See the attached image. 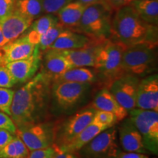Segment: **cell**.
I'll return each instance as SVG.
<instances>
[{"mask_svg":"<svg viewBox=\"0 0 158 158\" xmlns=\"http://www.w3.org/2000/svg\"><path fill=\"white\" fill-rule=\"evenodd\" d=\"M51 78L42 72L15 92L10 116L17 128L45 122L51 101Z\"/></svg>","mask_w":158,"mask_h":158,"instance_id":"1","label":"cell"},{"mask_svg":"<svg viewBox=\"0 0 158 158\" xmlns=\"http://www.w3.org/2000/svg\"><path fill=\"white\" fill-rule=\"evenodd\" d=\"M110 38L126 46L157 43V27L144 21L131 6L125 5L114 11Z\"/></svg>","mask_w":158,"mask_h":158,"instance_id":"2","label":"cell"},{"mask_svg":"<svg viewBox=\"0 0 158 158\" xmlns=\"http://www.w3.org/2000/svg\"><path fill=\"white\" fill-rule=\"evenodd\" d=\"M127 47L111 38L102 41L98 45L94 69L97 78L99 77L107 89L116 78L125 74L122 68V58Z\"/></svg>","mask_w":158,"mask_h":158,"instance_id":"3","label":"cell"},{"mask_svg":"<svg viewBox=\"0 0 158 158\" xmlns=\"http://www.w3.org/2000/svg\"><path fill=\"white\" fill-rule=\"evenodd\" d=\"M114 10L106 1L86 6L79 22L78 32L92 40L101 41L111 36V21Z\"/></svg>","mask_w":158,"mask_h":158,"instance_id":"4","label":"cell"},{"mask_svg":"<svg viewBox=\"0 0 158 158\" xmlns=\"http://www.w3.org/2000/svg\"><path fill=\"white\" fill-rule=\"evenodd\" d=\"M157 43H142L127 46L122 58V68L125 74L144 77L157 68Z\"/></svg>","mask_w":158,"mask_h":158,"instance_id":"5","label":"cell"},{"mask_svg":"<svg viewBox=\"0 0 158 158\" xmlns=\"http://www.w3.org/2000/svg\"><path fill=\"white\" fill-rule=\"evenodd\" d=\"M90 87V84L84 83L53 82L51 87V100L59 110L68 111L82 102Z\"/></svg>","mask_w":158,"mask_h":158,"instance_id":"6","label":"cell"},{"mask_svg":"<svg viewBox=\"0 0 158 158\" xmlns=\"http://www.w3.org/2000/svg\"><path fill=\"white\" fill-rule=\"evenodd\" d=\"M117 136V129L114 126L103 130L79 150L78 157L118 158L121 150Z\"/></svg>","mask_w":158,"mask_h":158,"instance_id":"7","label":"cell"},{"mask_svg":"<svg viewBox=\"0 0 158 158\" xmlns=\"http://www.w3.org/2000/svg\"><path fill=\"white\" fill-rule=\"evenodd\" d=\"M128 116L141 133L143 145L149 152L158 153V112L134 108Z\"/></svg>","mask_w":158,"mask_h":158,"instance_id":"8","label":"cell"},{"mask_svg":"<svg viewBox=\"0 0 158 158\" xmlns=\"http://www.w3.org/2000/svg\"><path fill=\"white\" fill-rule=\"evenodd\" d=\"M96 109L89 107L83 108L73 114L59 125L54 124V143L61 147L68 143L83 131L93 120Z\"/></svg>","mask_w":158,"mask_h":158,"instance_id":"9","label":"cell"},{"mask_svg":"<svg viewBox=\"0 0 158 158\" xmlns=\"http://www.w3.org/2000/svg\"><path fill=\"white\" fill-rule=\"evenodd\" d=\"M15 135L19 137L30 152L45 149L53 145L54 141V124L41 122L17 128Z\"/></svg>","mask_w":158,"mask_h":158,"instance_id":"10","label":"cell"},{"mask_svg":"<svg viewBox=\"0 0 158 158\" xmlns=\"http://www.w3.org/2000/svg\"><path fill=\"white\" fill-rule=\"evenodd\" d=\"M140 78L130 74L118 77L108 88L116 101L128 112L136 108V94Z\"/></svg>","mask_w":158,"mask_h":158,"instance_id":"11","label":"cell"},{"mask_svg":"<svg viewBox=\"0 0 158 158\" xmlns=\"http://www.w3.org/2000/svg\"><path fill=\"white\" fill-rule=\"evenodd\" d=\"M135 106L143 110L158 112V76L150 74L140 79L136 94Z\"/></svg>","mask_w":158,"mask_h":158,"instance_id":"12","label":"cell"},{"mask_svg":"<svg viewBox=\"0 0 158 158\" xmlns=\"http://www.w3.org/2000/svg\"><path fill=\"white\" fill-rule=\"evenodd\" d=\"M43 54L37 45L33 54L29 58L14 61L5 64L10 72L14 77L16 83H27L37 74L42 64Z\"/></svg>","mask_w":158,"mask_h":158,"instance_id":"13","label":"cell"},{"mask_svg":"<svg viewBox=\"0 0 158 158\" xmlns=\"http://www.w3.org/2000/svg\"><path fill=\"white\" fill-rule=\"evenodd\" d=\"M37 45L32 44L25 34L9 42L0 48V61L2 64L29 58Z\"/></svg>","mask_w":158,"mask_h":158,"instance_id":"14","label":"cell"},{"mask_svg":"<svg viewBox=\"0 0 158 158\" xmlns=\"http://www.w3.org/2000/svg\"><path fill=\"white\" fill-rule=\"evenodd\" d=\"M122 122L118 127V139L122 149L128 152H149L144 147L141 133L130 118L127 117Z\"/></svg>","mask_w":158,"mask_h":158,"instance_id":"15","label":"cell"},{"mask_svg":"<svg viewBox=\"0 0 158 158\" xmlns=\"http://www.w3.org/2000/svg\"><path fill=\"white\" fill-rule=\"evenodd\" d=\"M102 41L103 40L96 41L92 40L89 44L84 48L59 51L60 54L68 61L72 68L87 67L94 68L97 48L99 43Z\"/></svg>","mask_w":158,"mask_h":158,"instance_id":"16","label":"cell"},{"mask_svg":"<svg viewBox=\"0 0 158 158\" xmlns=\"http://www.w3.org/2000/svg\"><path fill=\"white\" fill-rule=\"evenodd\" d=\"M32 22V19L15 11L2 19L0 25L7 43L21 36L27 31Z\"/></svg>","mask_w":158,"mask_h":158,"instance_id":"17","label":"cell"},{"mask_svg":"<svg viewBox=\"0 0 158 158\" xmlns=\"http://www.w3.org/2000/svg\"><path fill=\"white\" fill-rule=\"evenodd\" d=\"M92 107L96 110H102L114 114L117 122H122L128 116V111L122 107L114 98L107 88L102 89L94 97Z\"/></svg>","mask_w":158,"mask_h":158,"instance_id":"18","label":"cell"},{"mask_svg":"<svg viewBox=\"0 0 158 158\" xmlns=\"http://www.w3.org/2000/svg\"><path fill=\"white\" fill-rule=\"evenodd\" d=\"M42 59L43 69L41 72L46 75L51 80L54 76H58L72 68L70 63L59 50L49 49L43 53Z\"/></svg>","mask_w":158,"mask_h":158,"instance_id":"19","label":"cell"},{"mask_svg":"<svg viewBox=\"0 0 158 158\" xmlns=\"http://www.w3.org/2000/svg\"><path fill=\"white\" fill-rule=\"evenodd\" d=\"M86 6L79 1H73L56 13L59 22L65 29L78 32L80 20Z\"/></svg>","mask_w":158,"mask_h":158,"instance_id":"20","label":"cell"},{"mask_svg":"<svg viewBox=\"0 0 158 158\" xmlns=\"http://www.w3.org/2000/svg\"><path fill=\"white\" fill-rule=\"evenodd\" d=\"M91 41L92 40L84 34L65 29L59 34L49 49L70 50L81 48L89 44Z\"/></svg>","mask_w":158,"mask_h":158,"instance_id":"21","label":"cell"},{"mask_svg":"<svg viewBox=\"0 0 158 158\" xmlns=\"http://www.w3.org/2000/svg\"><path fill=\"white\" fill-rule=\"evenodd\" d=\"M106 129L107 128L103 127V126L92 122V123L89 124L87 127L68 143L65 144L64 146L61 147H57L56 145V146L62 151L77 153L81 148L92 141L94 137H96L99 133H100Z\"/></svg>","mask_w":158,"mask_h":158,"instance_id":"22","label":"cell"},{"mask_svg":"<svg viewBox=\"0 0 158 158\" xmlns=\"http://www.w3.org/2000/svg\"><path fill=\"white\" fill-rule=\"evenodd\" d=\"M95 70L87 68H74L63 73L54 76L51 79L53 82H75L92 84L97 81Z\"/></svg>","mask_w":158,"mask_h":158,"instance_id":"23","label":"cell"},{"mask_svg":"<svg viewBox=\"0 0 158 158\" xmlns=\"http://www.w3.org/2000/svg\"><path fill=\"white\" fill-rule=\"evenodd\" d=\"M57 23H59V19L56 14L43 15L32 22L25 35L32 44L37 45H38L41 36Z\"/></svg>","mask_w":158,"mask_h":158,"instance_id":"24","label":"cell"},{"mask_svg":"<svg viewBox=\"0 0 158 158\" xmlns=\"http://www.w3.org/2000/svg\"><path fill=\"white\" fill-rule=\"evenodd\" d=\"M129 5L144 21L152 25H157L158 0H132Z\"/></svg>","mask_w":158,"mask_h":158,"instance_id":"25","label":"cell"},{"mask_svg":"<svg viewBox=\"0 0 158 158\" xmlns=\"http://www.w3.org/2000/svg\"><path fill=\"white\" fill-rule=\"evenodd\" d=\"M29 151L23 141L17 135L14 136L0 151L1 158H27Z\"/></svg>","mask_w":158,"mask_h":158,"instance_id":"26","label":"cell"},{"mask_svg":"<svg viewBox=\"0 0 158 158\" xmlns=\"http://www.w3.org/2000/svg\"><path fill=\"white\" fill-rule=\"evenodd\" d=\"M14 11L34 20L43 13L42 0H17Z\"/></svg>","mask_w":158,"mask_h":158,"instance_id":"27","label":"cell"},{"mask_svg":"<svg viewBox=\"0 0 158 158\" xmlns=\"http://www.w3.org/2000/svg\"><path fill=\"white\" fill-rule=\"evenodd\" d=\"M65 28L60 23H57L53 27H51L46 32H45L40 40V42L37 45L40 51L43 54V53L48 51L51 45L54 43L57 37Z\"/></svg>","mask_w":158,"mask_h":158,"instance_id":"28","label":"cell"},{"mask_svg":"<svg viewBox=\"0 0 158 158\" xmlns=\"http://www.w3.org/2000/svg\"><path fill=\"white\" fill-rule=\"evenodd\" d=\"M92 122L106 128H109L117 123V119L114 114L102 110H96Z\"/></svg>","mask_w":158,"mask_h":158,"instance_id":"29","label":"cell"},{"mask_svg":"<svg viewBox=\"0 0 158 158\" xmlns=\"http://www.w3.org/2000/svg\"><path fill=\"white\" fill-rule=\"evenodd\" d=\"M15 92L10 89L0 87V111L10 116V107Z\"/></svg>","mask_w":158,"mask_h":158,"instance_id":"30","label":"cell"},{"mask_svg":"<svg viewBox=\"0 0 158 158\" xmlns=\"http://www.w3.org/2000/svg\"><path fill=\"white\" fill-rule=\"evenodd\" d=\"M73 0H42L43 12L47 14H56L59 10Z\"/></svg>","mask_w":158,"mask_h":158,"instance_id":"31","label":"cell"},{"mask_svg":"<svg viewBox=\"0 0 158 158\" xmlns=\"http://www.w3.org/2000/svg\"><path fill=\"white\" fill-rule=\"evenodd\" d=\"M16 84V81L8 68L0 62V87L10 89Z\"/></svg>","mask_w":158,"mask_h":158,"instance_id":"32","label":"cell"},{"mask_svg":"<svg viewBox=\"0 0 158 158\" xmlns=\"http://www.w3.org/2000/svg\"><path fill=\"white\" fill-rule=\"evenodd\" d=\"M0 130H6L15 135L17 127L11 116L0 111Z\"/></svg>","mask_w":158,"mask_h":158,"instance_id":"33","label":"cell"},{"mask_svg":"<svg viewBox=\"0 0 158 158\" xmlns=\"http://www.w3.org/2000/svg\"><path fill=\"white\" fill-rule=\"evenodd\" d=\"M17 0H0V21L14 11Z\"/></svg>","mask_w":158,"mask_h":158,"instance_id":"34","label":"cell"},{"mask_svg":"<svg viewBox=\"0 0 158 158\" xmlns=\"http://www.w3.org/2000/svg\"><path fill=\"white\" fill-rule=\"evenodd\" d=\"M54 155V149L52 146L45 149L31 151L27 158H53Z\"/></svg>","mask_w":158,"mask_h":158,"instance_id":"35","label":"cell"},{"mask_svg":"<svg viewBox=\"0 0 158 158\" xmlns=\"http://www.w3.org/2000/svg\"><path fill=\"white\" fill-rule=\"evenodd\" d=\"M14 135L6 130H0V151L13 139Z\"/></svg>","mask_w":158,"mask_h":158,"instance_id":"36","label":"cell"},{"mask_svg":"<svg viewBox=\"0 0 158 158\" xmlns=\"http://www.w3.org/2000/svg\"><path fill=\"white\" fill-rule=\"evenodd\" d=\"M52 147L54 149V155L53 158H79L76 153L62 151V150L59 149L55 144H53Z\"/></svg>","mask_w":158,"mask_h":158,"instance_id":"37","label":"cell"},{"mask_svg":"<svg viewBox=\"0 0 158 158\" xmlns=\"http://www.w3.org/2000/svg\"><path fill=\"white\" fill-rule=\"evenodd\" d=\"M131 1L132 0H106V2L114 10L123 6L129 5Z\"/></svg>","mask_w":158,"mask_h":158,"instance_id":"38","label":"cell"},{"mask_svg":"<svg viewBox=\"0 0 158 158\" xmlns=\"http://www.w3.org/2000/svg\"><path fill=\"white\" fill-rule=\"evenodd\" d=\"M118 158H149L145 154L138 153V152H121Z\"/></svg>","mask_w":158,"mask_h":158,"instance_id":"39","label":"cell"},{"mask_svg":"<svg viewBox=\"0 0 158 158\" xmlns=\"http://www.w3.org/2000/svg\"><path fill=\"white\" fill-rule=\"evenodd\" d=\"M6 43H7V42H6V40L5 38V36H4L2 29V27H1V25H0V48H1L2 47H3L4 45L6 44Z\"/></svg>","mask_w":158,"mask_h":158,"instance_id":"40","label":"cell"},{"mask_svg":"<svg viewBox=\"0 0 158 158\" xmlns=\"http://www.w3.org/2000/svg\"><path fill=\"white\" fill-rule=\"evenodd\" d=\"M78 1L81 2L85 6H87L89 5H91V4H94L101 1H106V0H78Z\"/></svg>","mask_w":158,"mask_h":158,"instance_id":"41","label":"cell"},{"mask_svg":"<svg viewBox=\"0 0 158 158\" xmlns=\"http://www.w3.org/2000/svg\"><path fill=\"white\" fill-rule=\"evenodd\" d=\"M0 62H1V61H0Z\"/></svg>","mask_w":158,"mask_h":158,"instance_id":"42","label":"cell"},{"mask_svg":"<svg viewBox=\"0 0 158 158\" xmlns=\"http://www.w3.org/2000/svg\"><path fill=\"white\" fill-rule=\"evenodd\" d=\"M0 158H1V157H0Z\"/></svg>","mask_w":158,"mask_h":158,"instance_id":"43","label":"cell"},{"mask_svg":"<svg viewBox=\"0 0 158 158\" xmlns=\"http://www.w3.org/2000/svg\"></svg>","mask_w":158,"mask_h":158,"instance_id":"44","label":"cell"}]
</instances>
